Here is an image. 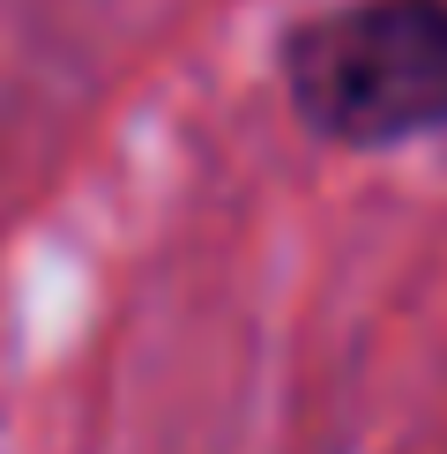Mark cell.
<instances>
[{"label":"cell","mask_w":447,"mask_h":454,"mask_svg":"<svg viewBox=\"0 0 447 454\" xmlns=\"http://www.w3.org/2000/svg\"><path fill=\"white\" fill-rule=\"evenodd\" d=\"M291 90L343 142H396L447 120V0H358L291 45Z\"/></svg>","instance_id":"obj_1"}]
</instances>
